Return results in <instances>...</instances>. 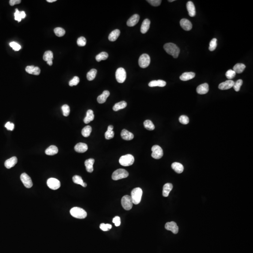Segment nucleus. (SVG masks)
<instances>
[{
  "instance_id": "11",
  "label": "nucleus",
  "mask_w": 253,
  "mask_h": 253,
  "mask_svg": "<svg viewBox=\"0 0 253 253\" xmlns=\"http://www.w3.org/2000/svg\"><path fill=\"white\" fill-rule=\"evenodd\" d=\"M47 185L50 189L57 190L60 188L61 183L58 180L55 178H49L47 181Z\"/></svg>"
},
{
  "instance_id": "14",
  "label": "nucleus",
  "mask_w": 253,
  "mask_h": 253,
  "mask_svg": "<svg viewBox=\"0 0 253 253\" xmlns=\"http://www.w3.org/2000/svg\"><path fill=\"white\" fill-rule=\"evenodd\" d=\"M180 25L182 28V29H184V30L190 31L192 29V24L191 23V22L188 19L183 18L180 20Z\"/></svg>"
},
{
  "instance_id": "38",
  "label": "nucleus",
  "mask_w": 253,
  "mask_h": 253,
  "mask_svg": "<svg viewBox=\"0 0 253 253\" xmlns=\"http://www.w3.org/2000/svg\"><path fill=\"white\" fill-rule=\"evenodd\" d=\"M97 73V70L94 69H91L87 74V78L89 81H92L95 78Z\"/></svg>"
},
{
  "instance_id": "39",
  "label": "nucleus",
  "mask_w": 253,
  "mask_h": 253,
  "mask_svg": "<svg viewBox=\"0 0 253 253\" xmlns=\"http://www.w3.org/2000/svg\"><path fill=\"white\" fill-rule=\"evenodd\" d=\"M43 60L46 62L50 61H53V53L51 51H47L45 52L43 55Z\"/></svg>"
},
{
  "instance_id": "53",
  "label": "nucleus",
  "mask_w": 253,
  "mask_h": 253,
  "mask_svg": "<svg viewBox=\"0 0 253 253\" xmlns=\"http://www.w3.org/2000/svg\"><path fill=\"white\" fill-rule=\"evenodd\" d=\"M34 68H35L34 66H28L25 68V70L28 73L30 74H33Z\"/></svg>"
},
{
  "instance_id": "2",
  "label": "nucleus",
  "mask_w": 253,
  "mask_h": 253,
  "mask_svg": "<svg viewBox=\"0 0 253 253\" xmlns=\"http://www.w3.org/2000/svg\"><path fill=\"white\" fill-rule=\"evenodd\" d=\"M143 191L140 188H136L132 191L131 198L133 204H139L142 199Z\"/></svg>"
},
{
  "instance_id": "22",
  "label": "nucleus",
  "mask_w": 253,
  "mask_h": 253,
  "mask_svg": "<svg viewBox=\"0 0 253 253\" xmlns=\"http://www.w3.org/2000/svg\"><path fill=\"white\" fill-rule=\"evenodd\" d=\"M95 162V160L93 158H89L85 161L84 162L86 169L89 173H92L93 171V164Z\"/></svg>"
},
{
  "instance_id": "7",
  "label": "nucleus",
  "mask_w": 253,
  "mask_h": 253,
  "mask_svg": "<svg viewBox=\"0 0 253 253\" xmlns=\"http://www.w3.org/2000/svg\"><path fill=\"white\" fill-rule=\"evenodd\" d=\"M122 206L126 211H129L133 207V202L130 196L126 195L123 197L121 201Z\"/></svg>"
},
{
  "instance_id": "1",
  "label": "nucleus",
  "mask_w": 253,
  "mask_h": 253,
  "mask_svg": "<svg viewBox=\"0 0 253 253\" xmlns=\"http://www.w3.org/2000/svg\"><path fill=\"white\" fill-rule=\"evenodd\" d=\"M165 52L170 55L173 56L174 58H177L179 55L180 50L177 46L172 43H168L164 46Z\"/></svg>"
},
{
  "instance_id": "15",
  "label": "nucleus",
  "mask_w": 253,
  "mask_h": 253,
  "mask_svg": "<svg viewBox=\"0 0 253 253\" xmlns=\"http://www.w3.org/2000/svg\"><path fill=\"white\" fill-rule=\"evenodd\" d=\"M140 19V16L138 14H134L131 17L129 18L126 22V24L128 27H132L136 25Z\"/></svg>"
},
{
  "instance_id": "52",
  "label": "nucleus",
  "mask_w": 253,
  "mask_h": 253,
  "mask_svg": "<svg viewBox=\"0 0 253 253\" xmlns=\"http://www.w3.org/2000/svg\"><path fill=\"white\" fill-rule=\"evenodd\" d=\"M113 222L115 224L116 226H120L121 223L120 218L118 216L114 217V218H113Z\"/></svg>"
},
{
  "instance_id": "20",
  "label": "nucleus",
  "mask_w": 253,
  "mask_h": 253,
  "mask_svg": "<svg viewBox=\"0 0 253 253\" xmlns=\"http://www.w3.org/2000/svg\"><path fill=\"white\" fill-rule=\"evenodd\" d=\"M121 137L123 139L125 140H131L134 137V135L126 129H123L121 132Z\"/></svg>"
},
{
  "instance_id": "41",
  "label": "nucleus",
  "mask_w": 253,
  "mask_h": 253,
  "mask_svg": "<svg viewBox=\"0 0 253 253\" xmlns=\"http://www.w3.org/2000/svg\"><path fill=\"white\" fill-rule=\"evenodd\" d=\"M217 46V39L216 38L212 39L209 43V49L211 51H213L215 50Z\"/></svg>"
},
{
  "instance_id": "57",
  "label": "nucleus",
  "mask_w": 253,
  "mask_h": 253,
  "mask_svg": "<svg viewBox=\"0 0 253 253\" xmlns=\"http://www.w3.org/2000/svg\"><path fill=\"white\" fill-rule=\"evenodd\" d=\"M20 15H21V18L22 19L24 18L25 16H26L25 12H24V11H22V12H20Z\"/></svg>"
},
{
  "instance_id": "59",
  "label": "nucleus",
  "mask_w": 253,
  "mask_h": 253,
  "mask_svg": "<svg viewBox=\"0 0 253 253\" xmlns=\"http://www.w3.org/2000/svg\"><path fill=\"white\" fill-rule=\"evenodd\" d=\"M174 1V0H169V1H169V2H173V1Z\"/></svg>"
},
{
  "instance_id": "50",
  "label": "nucleus",
  "mask_w": 253,
  "mask_h": 253,
  "mask_svg": "<svg viewBox=\"0 0 253 253\" xmlns=\"http://www.w3.org/2000/svg\"><path fill=\"white\" fill-rule=\"evenodd\" d=\"M147 1L150 3L152 6L155 7L161 5L162 1L161 0H147Z\"/></svg>"
},
{
  "instance_id": "5",
  "label": "nucleus",
  "mask_w": 253,
  "mask_h": 253,
  "mask_svg": "<svg viewBox=\"0 0 253 253\" xmlns=\"http://www.w3.org/2000/svg\"><path fill=\"white\" fill-rule=\"evenodd\" d=\"M129 173L124 169H117L113 173L112 178L113 180H117L128 177Z\"/></svg>"
},
{
  "instance_id": "24",
  "label": "nucleus",
  "mask_w": 253,
  "mask_h": 253,
  "mask_svg": "<svg viewBox=\"0 0 253 253\" xmlns=\"http://www.w3.org/2000/svg\"><path fill=\"white\" fill-rule=\"evenodd\" d=\"M110 95V92L108 90H104V92L102 93V94H101L99 96H98L97 98V101L98 103L99 104H103L105 103L108 97Z\"/></svg>"
},
{
  "instance_id": "36",
  "label": "nucleus",
  "mask_w": 253,
  "mask_h": 253,
  "mask_svg": "<svg viewBox=\"0 0 253 253\" xmlns=\"http://www.w3.org/2000/svg\"><path fill=\"white\" fill-rule=\"evenodd\" d=\"M144 128L148 131H153L155 129V126L150 120H146L144 122Z\"/></svg>"
},
{
  "instance_id": "9",
  "label": "nucleus",
  "mask_w": 253,
  "mask_h": 253,
  "mask_svg": "<svg viewBox=\"0 0 253 253\" xmlns=\"http://www.w3.org/2000/svg\"><path fill=\"white\" fill-rule=\"evenodd\" d=\"M152 157L155 159H160L163 156V150L161 146L158 145L153 146L152 148Z\"/></svg>"
},
{
  "instance_id": "51",
  "label": "nucleus",
  "mask_w": 253,
  "mask_h": 253,
  "mask_svg": "<svg viewBox=\"0 0 253 253\" xmlns=\"http://www.w3.org/2000/svg\"><path fill=\"white\" fill-rule=\"evenodd\" d=\"M15 16V19L18 21V22H20L21 21L22 18L20 15V12L18 10V9H16V12L14 14Z\"/></svg>"
},
{
  "instance_id": "33",
  "label": "nucleus",
  "mask_w": 253,
  "mask_h": 253,
  "mask_svg": "<svg viewBox=\"0 0 253 253\" xmlns=\"http://www.w3.org/2000/svg\"><path fill=\"white\" fill-rule=\"evenodd\" d=\"M246 68V66L243 63H237L233 67V70L236 73L240 74L243 72Z\"/></svg>"
},
{
  "instance_id": "28",
  "label": "nucleus",
  "mask_w": 253,
  "mask_h": 253,
  "mask_svg": "<svg viewBox=\"0 0 253 253\" xmlns=\"http://www.w3.org/2000/svg\"><path fill=\"white\" fill-rule=\"evenodd\" d=\"M120 34V31L118 29H115L112 31L108 36V39L111 41H114L118 39Z\"/></svg>"
},
{
  "instance_id": "35",
  "label": "nucleus",
  "mask_w": 253,
  "mask_h": 253,
  "mask_svg": "<svg viewBox=\"0 0 253 253\" xmlns=\"http://www.w3.org/2000/svg\"><path fill=\"white\" fill-rule=\"evenodd\" d=\"M92 131V127L90 126H85L84 128H83V129L82 131V134L83 135V137H87L90 135V133Z\"/></svg>"
},
{
  "instance_id": "34",
  "label": "nucleus",
  "mask_w": 253,
  "mask_h": 253,
  "mask_svg": "<svg viewBox=\"0 0 253 253\" xmlns=\"http://www.w3.org/2000/svg\"><path fill=\"white\" fill-rule=\"evenodd\" d=\"M72 180H73V182H74V183H75V184L80 185L82 186H83V187H84V188L86 187V183L84 182L81 177L80 176H74L73 177V178H72Z\"/></svg>"
},
{
  "instance_id": "23",
  "label": "nucleus",
  "mask_w": 253,
  "mask_h": 253,
  "mask_svg": "<svg viewBox=\"0 0 253 253\" xmlns=\"http://www.w3.org/2000/svg\"><path fill=\"white\" fill-rule=\"evenodd\" d=\"M150 24V22L149 19H146L144 20L141 27V32L142 33L144 34L147 32L149 29Z\"/></svg>"
},
{
  "instance_id": "26",
  "label": "nucleus",
  "mask_w": 253,
  "mask_h": 253,
  "mask_svg": "<svg viewBox=\"0 0 253 253\" xmlns=\"http://www.w3.org/2000/svg\"><path fill=\"white\" fill-rule=\"evenodd\" d=\"M172 168L175 172L178 173H181L184 170L183 165L178 162H174L172 164Z\"/></svg>"
},
{
  "instance_id": "44",
  "label": "nucleus",
  "mask_w": 253,
  "mask_h": 253,
  "mask_svg": "<svg viewBox=\"0 0 253 253\" xmlns=\"http://www.w3.org/2000/svg\"><path fill=\"white\" fill-rule=\"evenodd\" d=\"M236 73L232 69H229L226 72V75L227 78L229 80H231L233 79L235 76Z\"/></svg>"
},
{
  "instance_id": "43",
  "label": "nucleus",
  "mask_w": 253,
  "mask_h": 253,
  "mask_svg": "<svg viewBox=\"0 0 253 253\" xmlns=\"http://www.w3.org/2000/svg\"><path fill=\"white\" fill-rule=\"evenodd\" d=\"M242 84H243V81L241 79L238 80L235 83L234 82V85L233 86L234 90H235L236 92H239L240 90V88Z\"/></svg>"
},
{
  "instance_id": "48",
  "label": "nucleus",
  "mask_w": 253,
  "mask_h": 253,
  "mask_svg": "<svg viewBox=\"0 0 253 253\" xmlns=\"http://www.w3.org/2000/svg\"><path fill=\"white\" fill-rule=\"evenodd\" d=\"M112 227V226L111 224H104V223H102L100 224V229L102 230L103 231H108L109 230L111 229Z\"/></svg>"
},
{
  "instance_id": "55",
  "label": "nucleus",
  "mask_w": 253,
  "mask_h": 253,
  "mask_svg": "<svg viewBox=\"0 0 253 253\" xmlns=\"http://www.w3.org/2000/svg\"><path fill=\"white\" fill-rule=\"evenodd\" d=\"M21 2V0H10V6H14L15 4H18L20 3Z\"/></svg>"
},
{
  "instance_id": "13",
  "label": "nucleus",
  "mask_w": 253,
  "mask_h": 253,
  "mask_svg": "<svg viewBox=\"0 0 253 253\" xmlns=\"http://www.w3.org/2000/svg\"><path fill=\"white\" fill-rule=\"evenodd\" d=\"M234 82L231 80H228L221 83L218 86V88L221 90H226L230 89L233 87Z\"/></svg>"
},
{
  "instance_id": "29",
  "label": "nucleus",
  "mask_w": 253,
  "mask_h": 253,
  "mask_svg": "<svg viewBox=\"0 0 253 253\" xmlns=\"http://www.w3.org/2000/svg\"><path fill=\"white\" fill-rule=\"evenodd\" d=\"M94 115L93 111L92 110H88L87 112L86 116L84 120L85 124H88L94 120Z\"/></svg>"
},
{
  "instance_id": "12",
  "label": "nucleus",
  "mask_w": 253,
  "mask_h": 253,
  "mask_svg": "<svg viewBox=\"0 0 253 253\" xmlns=\"http://www.w3.org/2000/svg\"><path fill=\"white\" fill-rule=\"evenodd\" d=\"M165 228L167 230L171 231L174 234H177L179 231V227L177 225L176 223L173 221L166 223Z\"/></svg>"
},
{
  "instance_id": "4",
  "label": "nucleus",
  "mask_w": 253,
  "mask_h": 253,
  "mask_svg": "<svg viewBox=\"0 0 253 253\" xmlns=\"http://www.w3.org/2000/svg\"><path fill=\"white\" fill-rule=\"evenodd\" d=\"M134 157L131 154H126L122 156L119 159V163L124 167H129L132 165L134 163Z\"/></svg>"
},
{
  "instance_id": "31",
  "label": "nucleus",
  "mask_w": 253,
  "mask_h": 253,
  "mask_svg": "<svg viewBox=\"0 0 253 253\" xmlns=\"http://www.w3.org/2000/svg\"><path fill=\"white\" fill-rule=\"evenodd\" d=\"M114 129V126L112 125H109L108 126L107 131L105 132V139L107 140L112 139L114 137V132L113 131Z\"/></svg>"
},
{
  "instance_id": "18",
  "label": "nucleus",
  "mask_w": 253,
  "mask_h": 253,
  "mask_svg": "<svg viewBox=\"0 0 253 253\" xmlns=\"http://www.w3.org/2000/svg\"><path fill=\"white\" fill-rule=\"evenodd\" d=\"M187 9L189 16L194 17L196 16V8L192 1H188L187 3Z\"/></svg>"
},
{
  "instance_id": "58",
  "label": "nucleus",
  "mask_w": 253,
  "mask_h": 253,
  "mask_svg": "<svg viewBox=\"0 0 253 253\" xmlns=\"http://www.w3.org/2000/svg\"><path fill=\"white\" fill-rule=\"evenodd\" d=\"M46 1L48 2V3H53V2L56 1V0H47Z\"/></svg>"
},
{
  "instance_id": "8",
  "label": "nucleus",
  "mask_w": 253,
  "mask_h": 253,
  "mask_svg": "<svg viewBox=\"0 0 253 253\" xmlns=\"http://www.w3.org/2000/svg\"><path fill=\"white\" fill-rule=\"evenodd\" d=\"M126 72L122 68H118L115 73L116 79L119 83H124L126 78Z\"/></svg>"
},
{
  "instance_id": "21",
  "label": "nucleus",
  "mask_w": 253,
  "mask_h": 253,
  "mask_svg": "<svg viewBox=\"0 0 253 253\" xmlns=\"http://www.w3.org/2000/svg\"><path fill=\"white\" fill-rule=\"evenodd\" d=\"M196 76V74L192 72H185L182 74L180 77V79L183 81H187L191 79H193Z\"/></svg>"
},
{
  "instance_id": "3",
  "label": "nucleus",
  "mask_w": 253,
  "mask_h": 253,
  "mask_svg": "<svg viewBox=\"0 0 253 253\" xmlns=\"http://www.w3.org/2000/svg\"><path fill=\"white\" fill-rule=\"evenodd\" d=\"M70 214L72 217L79 219H84L87 217V214L84 209L79 207H74L70 211Z\"/></svg>"
},
{
  "instance_id": "40",
  "label": "nucleus",
  "mask_w": 253,
  "mask_h": 253,
  "mask_svg": "<svg viewBox=\"0 0 253 253\" xmlns=\"http://www.w3.org/2000/svg\"><path fill=\"white\" fill-rule=\"evenodd\" d=\"M54 32L57 36L63 37L65 34V31L62 28L57 27L54 29Z\"/></svg>"
},
{
  "instance_id": "19",
  "label": "nucleus",
  "mask_w": 253,
  "mask_h": 253,
  "mask_svg": "<svg viewBox=\"0 0 253 253\" xmlns=\"http://www.w3.org/2000/svg\"><path fill=\"white\" fill-rule=\"evenodd\" d=\"M18 162V158L16 157H13L7 159L4 163L5 167L8 169H10L14 167Z\"/></svg>"
},
{
  "instance_id": "42",
  "label": "nucleus",
  "mask_w": 253,
  "mask_h": 253,
  "mask_svg": "<svg viewBox=\"0 0 253 253\" xmlns=\"http://www.w3.org/2000/svg\"><path fill=\"white\" fill-rule=\"evenodd\" d=\"M61 109L63 110V114L64 116H68L70 113V108L68 105H64L61 107Z\"/></svg>"
},
{
  "instance_id": "37",
  "label": "nucleus",
  "mask_w": 253,
  "mask_h": 253,
  "mask_svg": "<svg viewBox=\"0 0 253 253\" xmlns=\"http://www.w3.org/2000/svg\"><path fill=\"white\" fill-rule=\"evenodd\" d=\"M108 57V54L105 52H102L97 55L96 56V60L97 61L99 62L102 60H107Z\"/></svg>"
},
{
  "instance_id": "32",
  "label": "nucleus",
  "mask_w": 253,
  "mask_h": 253,
  "mask_svg": "<svg viewBox=\"0 0 253 253\" xmlns=\"http://www.w3.org/2000/svg\"><path fill=\"white\" fill-rule=\"evenodd\" d=\"M127 105V103L126 102L124 101L120 102L114 105L113 107V110L114 111H118L120 109H124Z\"/></svg>"
},
{
  "instance_id": "54",
  "label": "nucleus",
  "mask_w": 253,
  "mask_h": 253,
  "mask_svg": "<svg viewBox=\"0 0 253 253\" xmlns=\"http://www.w3.org/2000/svg\"><path fill=\"white\" fill-rule=\"evenodd\" d=\"M5 128L9 131H13L14 129V124L10 122H8L5 124Z\"/></svg>"
},
{
  "instance_id": "25",
  "label": "nucleus",
  "mask_w": 253,
  "mask_h": 253,
  "mask_svg": "<svg viewBox=\"0 0 253 253\" xmlns=\"http://www.w3.org/2000/svg\"><path fill=\"white\" fill-rule=\"evenodd\" d=\"M167 84V83L165 81L162 80H153L150 82L149 84V86L150 87H154L158 86L163 87L165 86Z\"/></svg>"
},
{
  "instance_id": "46",
  "label": "nucleus",
  "mask_w": 253,
  "mask_h": 253,
  "mask_svg": "<svg viewBox=\"0 0 253 253\" xmlns=\"http://www.w3.org/2000/svg\"><path fill=\"white\" fill-rule=\"evenodd\" d=\"M179 122L182 124L186 125V124H188L189 123V118H188V116H186V115H182V116H180V117Z\"/></svg>"
},
{
  "instance_id": "16",
  "label": "nucleus",
  "mask_w": 253,
  "mask_h": 253,
  "mask_svg": "<svg viewBox=\"0 0 253 253\" xmlns=\"http://www.w3.org/2000/svg\"><path fill=\"white\" fill-rule=\"evenodd\" d=\"M75 150L78 153H84L88 150V146L86 144L83 143H78L75 146Z\"/></svg>"
},
{
  "instance_id": "10",
  "label": "nucleus",
  "mask_w": 253,
  "mask_h": 253,
  "mask_svg": "<svg viewBox=\"0 0 253 253\" xmlns=\"http://www.w3.org/2000/svg\"><path fill=\"white\" fill-rule=\"evenodd\" d=\"M20 179L26 188H29L33 186V183L31 178L26 173H23L21 175Z\"/></svg>"
},
{
  "instance_id": "49",
  "label": "nucleus",
  "mask_w": 253,
  "mask_h": 253,
  "mask_svg": "<svg viewBox=\"0 0 253 253\" xmlns=\"http://www.w3.org/2000/svg\"><path fill=\"white\" fill-rule=\"evenodd\" d=\"M10 45L12 48L13 49H14L16 51H19L21 48V46L19 44L15 42H10Z\"/></svg>"
},
{
  "instance_id": "30",
  "label": "nucleus",
  "mask_w": 253,
  "mask_h": 253,
  "mask_svg": "<svg viewBox=\"0 0 253 253\" xmlns=\"http://www.w3.org/2000/svg\"><path fill=\"white\" fill-rule=\"evenodd\" d=\"M58 152V149L55 146H51L48 148H47L45 150L46 154L49 156L54 155L56 154Z\"/></svg>"
},
{
  "instance_id": "27",
  "label": "nucleus",
  "mask_w": 253,
  "mask_h": 253,
  "mask_svg": "<svg viewBox=\"0 0 253 253\" xmlns=\"http://www.w3.org/2000/svg\"><path fill=\"white\" fill-rule=\"evenodd\" d=\"M173 188V186L171 183H167L165 184L163 186V196L164 197H168Z\"/></svg>"
},
{
  "instance_id": "56",
  "label": "nucleus",
  "mask_w": 253,
  "mask_h": 253,
  "mask_svg": "<svg viewBox=\"0 0 253 253\" xmlns=\"http://www.w3.org/2000/svg\"><path fill=\"white\" fill-rule=\"evenodd\" d=\"M40 69L38 67H35L34 71H33V75H38L40 74Z\"/></svg>"
},
{
  "instance_id": "47",
  "label": "nucleus",
  "mask_w": 253,
  "mask_h": 253,
  "mask_svg": "<svg viewBox=\"0 0 253 253\" xmlns=\"http://www.w3.org/2000/svg\"><path fill=\"white\" fill-rule=\"evenodd\" d=\"M79 81H80V79L78 77H77V76L74 77L73 78V79H72L69 81V85L70 86H73L78 85V83H79Z\"/></svg>"
},
{
  "instance_id": "45",
  "label": "nucleus",
  "mask_w": 253,
  "mask_h": 253,
  "mask_svg": "<svg viewBox=\"0 0 253 253\" xmlns=\"http://www.w3.org/2000/svg\"><path fill=\"white\" fill-rule=\"evenodd\" d=\"M77 44L79 46H84L86 44V39L84 37H81L77 40Z\"/></svg>"
},
{
  "instance_id": "6",
  "label": "nucleus",
  "mask_w": 253,
  "mask_h": 253,
  "mask_svg": "<svg viewBox=\"0 0 253 253\" xmlns=\"http://www.w3.org/2000/svg\"><path fill=\"white\" fill-rule=\"evenodd\" d=\"M150 63V57L147 54H143L139 57L138 63L141 68L144 69L148 67L149 66Z\"/></svg>"
},
{
  "instance_id": "17",
  "label": "nucleus",
  "mask_w": 253,
  "mask_h": 253,
  "mask_svg": "<svg viewBox=\"0 0 253 253\" xmlns=\"http://www.w3.org/2000/svg\"><path fill=\"white\" fill-rule=\"evenodd\" d=\"M209 90V85L207 83H204L203 84L199 85L197 89V92L198 94H206Z\"/></svg>"
}]
</instances>
